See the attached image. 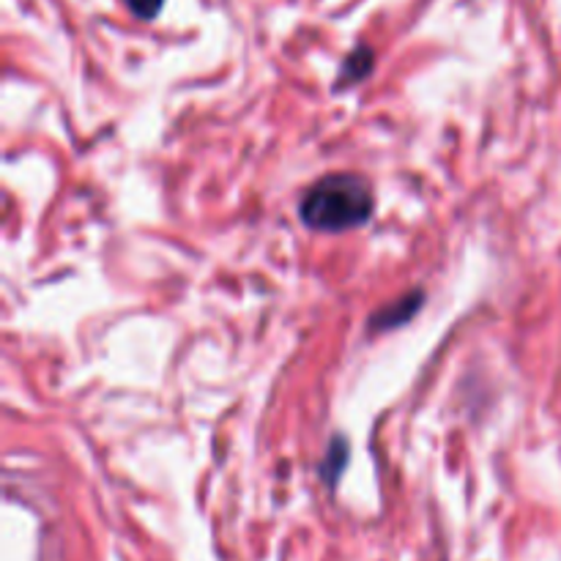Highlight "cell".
<instances>
[{"label":"cell","instance_id":"cell-1","mask_svg":"<svg viewBox=\"0 0 561 561\" xmlns=\"http://www.w3.org/2000/svg\"><path fill=\"white\" fill-rule=\"evenodd\" d=\"M376 197L354 173H332L310 186L299 201V219L316 233H345L370 222Z\"/></svg>","mask_w":561,"mask_h":561},{"label":"cell","instance_id":"cell-5","mask_svg":"<svg viewBox=\"0 0 561 561\" xmlns=\"http://www.w3.org/2000/svg\"><path fill=\"white\" fill-rule=\"evenodd\" d=\"M126 9L137 16V20H153L162 11L164 0H124Z\"/></svg>","mask_w":561,"mask_h":561},{"label":"cell","instance_id":"cell-3","mask_svg":"<svg viewBox=\"0 0 561 561\" xmlns=\"http://www.w3.org/2000/svg\"><path fill=\"white\" fill-rule=\"evenodd\" d=\"M373 66H376V53H373L367 44H359V47H356L354 53L343 60V66H340L337 85H334V91H345V88H351V85H359L365 77H370Z\"/></svg>","mask_w":561,"mask_h":561},{"label":"cell","instance_id":"cell-2","mask_svg":"<svg viewBox=\"0 0 561 561\" xmlns=\"http://www.w3.org/2000/svg\"><path fill=\"white\" fill-rule=\"evenodd\" d=\"M422 305H425V290H409V294L400 296L392 305L381 307V310L370 318V332H389V329L405 327V323L422 310Z\"/></svg>","mask_w":561,"mask_h":561},{"label":"cell","instance_id":"cell-4","mask_svg":"<svg viewBox=\"0 0 561 561\" xmlns=\"http://www.w3.org/2000/svg\"><path fill=\"white\" fill-rule=\"evenodd\" d=\"M345 466H348V442H345L343 436H334L332 442H329L327 458H323V463H321L323 482H327L329 488L337 485L340 477H343V471H345Z\"/></svg>","mask_w":561,"mask_h":561}]
</instances>
